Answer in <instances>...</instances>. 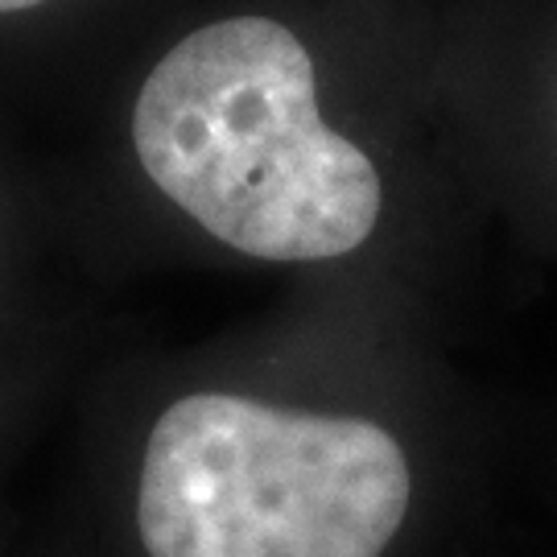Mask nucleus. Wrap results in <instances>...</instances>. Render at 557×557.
<instances>
[{"label":"nucleus","instance_id":"obj_1","mask_svg":"<svg viewBox=\"0 0 557 557\" xmlns=\"http://www.w3.org/2000/svg\"><path fill=\"white\" fill-rule=\"evenodd\" d=\"M133 145L161 195L244 257L335 260L376 232V165L319 116L314 62L273 17L186 34L140 83Z\"/></svg>","mask_w":557,"mask_h":557},{"label":"nucleus","instance_id":"obj_2","mask_svg":"<svg viewBox=\"0 0 557 557\" xmlns=\"http://www.w3.org/2000/svg\"><path fill=\"white\" fill-rule=\"evenodd\" d=\"M405 512V450L363 418L199 393L161 413L140 462L149 557H380Z\"/></svg>","mask_w":557,"mask_h":557},{"label":"nucleus","instance_id":"obj_3","mask_svg":"<svg viewBox=\"0 0 557 557\" xmlns=\"http://www.w3.org/2000/svg\"><path fill=\"white\" fill-rule=\"evenodd\" d=\"M41 0H0V13H21V9H34Z\"/></svg>","mask_w":557,"mask_h":557}]
</instances>
